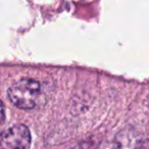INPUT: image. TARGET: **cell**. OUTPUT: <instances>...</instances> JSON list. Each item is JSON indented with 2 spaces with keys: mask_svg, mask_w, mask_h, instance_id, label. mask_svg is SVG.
<instances>
[{
  "mask_svg": "<svg viewBox=\"0 0 149 149\" xmlns=\"http://www.w3.org/2000/svg\"><path fill=\"white\" fill-rule=\"evenodd\" d=\"M9 100L21 109H33L41 96V85L36 80L24 78L15 82L7 92Z\"/></svg>",
  "mask_w": 149,
  "mask_h": 149,
  "instance_id": "1",
  "label": "cell"
},
{
  "mask_svg": "<svg viewBox=\"0 0 149 149\" xmlns=\"http://www.w3.org/2000/svg\"><path fill=\"white\" fill-rule=\"evenodd\" d=\"M31 133L25 125H17L0 133V149H29Z\"/></svg>",
  "mask_w": 149,
  "mask_h": 149,
  "instance_id": "2",
  "label": "cell"
},
{
  "mask_svg": "<svg viewBox=\"0 0 149 149\" xmlns=\"http://www.w3.org/2000/svg\"><path fill=\"white\" fill-rule=\"evenodd\" d=\"M138 145V136L134 131L124 130L120 132L104 149H136Z\"/></svg>",
  "mask_w": 149,
  "mask_h": 149,
  "instance_id": "3",
  "label": "cell"
},
{
  "mask_svg": "<svg viewBox=\"0 0 149 149\" xmlns=\"http://www.w3.org/2000/svg\"><path fill=\"white\" fill-rule=\"evenodd\" d=\"M72 149H97V144L94 141H84L72 147Z\"/></svg>",
  "mask_w": 149,
  "mask_h": 149,
  "instance_id": "4",
  "label": "cell"
},
{
  "mask_svg": "<svg viewBox=\"0 0 149 149\" xmlns=\"http://www.w3.org/2000/svg\"><path fill=\"white\" fill-rule=\"evenodd\" d=\"M5 118V113H4V106H3L2 101L0 100V125L2 124L3 120Z\"/></svg>",
  "mask_w": 149,
  "mask_h": 149,
  "instance_id": "5",
  "label": "cell"
}]
</instances>
